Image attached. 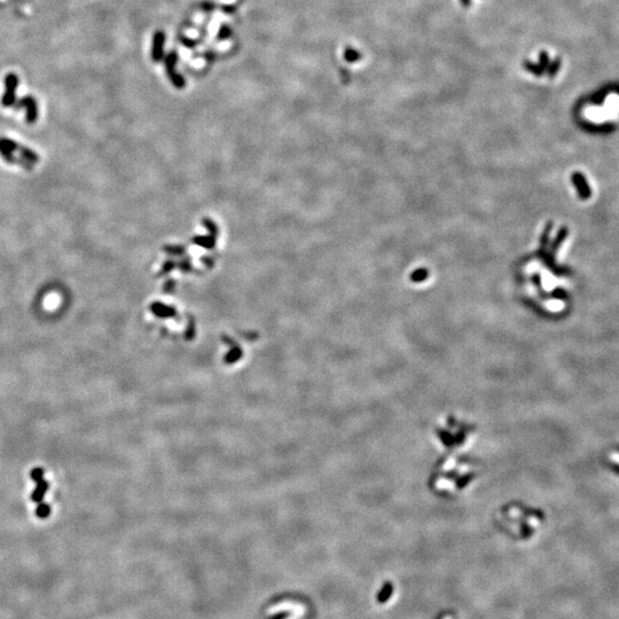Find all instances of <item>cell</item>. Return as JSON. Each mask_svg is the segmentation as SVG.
I'll list each match as a JSON object with an SVG mask.
<instances>
[{"label":"cell","mask_w":619,"mask_h":619,"mask_svg":"<svg viewBox=\"0 0 619 619\" xmlns=\"http://www.w3.org/2000/svg\"><path fill=\"white\" fill-rule=\"evenodd\" d=\"M477 462L466 457L449 455L443 458L430 475L429 487L440 497L457 496L466 490L478 476Z\"/></svg>","instance_id":"1"},{"label":"cell","mask_w":619,"mask_h":619,"mask_svg":"<svg viewBox=\"0 0 619 619\" xmlns=\"http://www.w3.org/2000/svg\"><path fill=\"white\" fill-rule=\"evenodd\" d=\"M544 518V513L540 509L519 502L502 506L496 515L497 525L517 538H528L535 535L543 525Z\"/></svg>","instance_id":"2"},{"label":"cell","mask_w":619,"mask_h":619,"mask_svg":"<svg viewBox=\"0 0 619 619\" xmlns=\"http://www.w3.org/2000/svg\"><path fill=\"white\" fill-rule=\"evenodd\" d=\"M474 433V425L455 416H449L443 420L435 430L437 440L443 447L449 449V451H454L467 445Z\"/></svg>","instance_id":"3"},{"label":"cell","mask_w":619,"mask_h":619,"mask_svg":"<svg viewBox=\"0 0 619 619\" xmlns=\"http://www.w3.org/2000/svg\"><path fill=\"white\" fill-rule=\"evenodd\" d=\"M562 58L552 51H540L536 54L535 60H531L528 64V71L531 75L539 78L554 79L562 72Z\"/></svg>","instance_id":"4"},{"label":"cell","mask_w":619,"mask_h":619,"mask_svg":"<svg viewBox=\"0 0 619 619\" xmlns=\"http://www.w3.org/2000/svg\"><path fill=\"white\" fill-rule=\"evenodd\" d=\"M600 102H592V105L590 106L591 109H596V115H593V118H596L594 120H599V118H603L602 119V123L604 122H612L614 119V122H616V118H618L619 116V93H614L613 91H608L605 92L604 94H602L600 97Z\"/></svg>","instance_id":"5"},{"label":"cell","mask_w":619,"mask_h":619,"mask_svg":"<svg viewBox=\"0 0 619 619\" xmlns=\"http://www.w3.org/2000/svg\"><path fill=\"white\" fill-rule=\"evenodd\" d=\"M4 83H5V92L2 97V106L10 108L16 102V90L20 85V78L14 72H10L6 75Z\"/></svg>","instance_id":"6"},{"label":"cell","mask_w":619,"mask_h":619,"mask_svg":"<svg viewBox=\"0 0 619 619\" xmlns=\"http://www.w3.org/2000/svg\"><path fill=\"white\" fill-rule=\"evenodd\" d=\"M13 107H14V109L16 110L21 108L25 109V122L28 124H33L37 122L38 115H39V111H38V102L32 96H25L19 99V100H16Z\"/></svg>","instance_id":"7"},{"label":"cell","mask_w":619,"mask_h":619,"mask_svg":"<svg viewBox=\"0 0 619 619\" xmlns=\"http://www.w3.org/2000/svg\"><path fill=\"white\" fill-rule=\"evenodd\" d=\"M36 484H37V487H36V489H34V491L31 494V499H32V501L37 502V504H39V502H41L42 498H44L45 493L47 492V490H49L50 484H49V481L45 480V479H41L39 481H37Z\"/></svg>","instance_id":"8"},{"label":"cell","mask_w":619,"mask_h":619,"mask_svg":"<svg viewBox=\"0 0 619 619\" xmlns=\"http://www.w3.org/2000/svg\"><path fill=\"white\" fill-rule=\"evenodd\" d=\"M19 153L21 155V157H23L24 160L29 161L30 163H32V164L39 162V155H38L37 153H34L33 150H31L30 148L24 147V146L22 145H21V147L19 149Z\"/></svg>","instance_id":"9"},{"label":"cell","mask_w":619,"mask_h":619,"mask_svg":"<svg viewBox=\"0 0 619 619\" xmlns=\"http://www.w3.org/2000/svg\"><path fill=\"white\" fill-rule=\"evenodd\" d=\"M608 458V462L611 464L613 468H616L617 470H619V444L611 449V451H609V453L607 455Z\"/></svg>","instance_id":"10"},{"label":"cell","mask_w":619,"mask_h":619,"mask_svg":"<svg viewBox=\"0 0 619 619\" xmlns=\"http://www.w3.org/2000/svg\"><path fill=\"white\" fill-rule=\"evenodd\" d=\"M51 513V507L49 504H46V502H39V505H38L37 509H36V515L39 518H46L50 516Z\"/></svg>","instance_id":"11"},{"label":"cell","mask_w":619,"mask_h":619,"mask_svg":"<svg viewBox=\"0 0 619 619\" xmlns=\"http://www.w3.org/2000/svg\"><path fill=\"white\" fill-rule=\"evenodd\" d=\"M42 477H44V470H42L41 468H34V469H32L31 471L32 480H34L37 483V481L44 479Z\"/></svg>","instance_id":"12"},{"label":"cell","mask_w":619,"mask_h":619,"mask_svg":"<svg viewBox=\"0 0 619 619\" xmlns=\"http://www.w3.org/2000/svg\"><path fill=\"white\" fill-rule=\"evenodd\" d=\"M187 36L189 38H196L197 37V31H195V30H189V31H187Z\"/></svg>","instance_id":"13"},{"label":"cell","mask_w":619,"mask_h":619,"mask_svg":"<svg viewBox=\"0 0 619 619\" xmlns=\"http://www.w3.org/2000/svg\"><path fill=\"white\" fill-rule=\"evenodd\" d=\"M193 63H194V66H195V67H202V66H203L204 61H203V60H197V61L193 62Z\"/></svg>","instance_id":"14"},{"label":"cell","mask_w":619,"mask_h":619,"mask_svg":"<svg viewBox=\"0 0 619 619\" xmlns=\"http://www.w3.org/2000/svg\"><path fill=\"white\" fill-rule=\"evenodd\" d=\"M218 2H220L223 4H232V3H234L235 0H218Z\"/></svg>","instance_id":"15"}]
</instances>
